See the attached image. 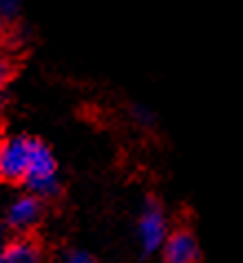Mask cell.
I'll return each mask as SVG.
<instances>
[{"mask_svg": "<svg viewBox=\"0 0 243 263\" xmlns=\"http://www.w3.org/2000/svg\"><path fill=\"white\" fill-rule=\"evenodd\" d=\"M5 248V232H3V228H0V250Z\"/></svg>", "mask_w": 243, "mask_h": 263, "instance_id": "8fae6325", "label": "cell"}, {"mask_svg": "<svg viewBox=\"0 0 243 263\" xmlns=\"http://www.w3.org/2000/svg\"><path fill=\"white\" fill-rule=\"evenodd\" d=\"M137 232H139V246H142L144 257H151L157 250H161L164 241L168 237V221L161 206L157 201H148L139 215V223H137Z\"/></svg>", "mask_w": 243, "mask_h": 263, "instance_id": "3957f363", "label": "cell"}, {"mask_svg": "<svg viewBox=\"0 0 243 263\" xmlns=\"http://www.w3.org/2000/svg\"><path fill=\"white\" fill-rule=\"evenodd\" d=\"M3 38H5V20L0 18V42H3Z\"/></svg>", "mask_w": 243, "mask_h": 263, "instance_id": "30bf717a", "label": "cell"}, {"mask_svg": "<svg viewBox=\"0 0 243 263\" xmlns=\"http://www.w3.org/2000/svg\"><path fill=\"white\" fill-rule=\"evenodd\" d=\"M13 76V62L7 53H0V86L7 84Z\"/></svg>", "mask_w": 243, "mask_h": 263, "instance_id": "ba28073f", "label": "cell"}, {"mask_svg": "<svg viewBox=\"0 0 243 263\" xmlns=\"http://www.w3.org/2000/svg\"><path fill=\"white\" fill-rule=\"evenodd\" d=\"M199 243L188 228H177L161 246V263H199Z\"/></svg>", "mask_w": 243, "mask_h": 263, "instance_id": "277c9868", "label": "cell"}, {"mask_svg": "<svg viewBox=\"0 0 243 263\" xmlns=\"http://www.w3.org/2000/svg\"><path fill=\"white\" fill-rule=\"evenodd\" d=\"M40 217H42V201L33 193L18 197L9 206V210H7V223H9V228L20 230V232L33 228L40 221Z\"/></svg>", "mask_w": 243, "mask_h": 263, "instance_id": "5b68a950", "label": "cell"}, {"mask_svg": "<svg viewBox=\"0 0 243 263\" xmlns=\"http://www.w3.org/2000/svg\"><path fill=\"white\" fill-rule=\"evenodd\" d=\"M22 0H0V18L3 20H13L20 13Z\"/></svg>", "mask_w": 243, "mask_h": 263, "instance_id": "52a82bcc", "label": "cell"}, {"mask_svg": "<svg viewBox=\"0 0 243 263\" xmlns=\"http://www.w3.org/2000/svg\"><path fill=\"white\" fill-rule=\"evenodd\" d=\"M35 140L33 137H9L0 142V179L3 181H22L31 162Z\"/></svg>", "mask_w": 243, "mask_h": 263, "instance_id": "7a4b0ae2", "label": "cell"}, {"mask_svg": "<svg viewBox=\"0 0 243 263\" xmlns=\"http://www.w3.org/2000/svg\"><path fill=\"white\" fill-rule=\"evenodd\" d=\"M0 263H40V250L33 241L16 239L0 250Z\"/></svg>", "mask_w": 243, "mask_h": 263, "instance_id": "8992f818", "label": "cell"}, {"mask_svg": "<svg viewBox=\"0 0 243 263\" xmlns=\"http://www.w3.org/2000/svg\"><path fill=\"white\" fill-rule=\"evenodd\" d=\"M64 263H95L91 254H86L82 250H73L64 257Z\"/></svg>", "mask_w": 243, "mask_h": 263, "instance_id": "9c48e42d", "label": "cell"}, {"mask_svg": "<svg viewBox=\"0 0 243 263\" xmlns=\"http://www.w3.org/2000/svg\"><path fill=\"white\" fill-rule=\"evenodd\" d=\"M25 184L29 186L35 197L40 199H49L60 193V184H58V162L53 157V153L49 151V146H44L40 140H35L33 153H31V162H29L27 175H25Z\"/></svg>", "mask_w": 243, "mask_h": 263, "instance_id": "6da1fadb", "label": "cell"}]
</instances>
